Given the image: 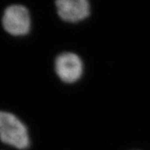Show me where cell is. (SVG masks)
<instances>
[{"label":"cell","mask_w":150,"mask_h":150,"mask_svg":"<svg viewBox=\"0 0 150 150\" xmlns=\"http://www.w3.org/2000/svg\"><path fill=\"white\" fill-rule=\"evenodd\" d=\"M3 26L12 35L23 36L29 32L31 20L29 12L23 5L8 6L3 16Z\"/></svg>","instance_id":"cell-2"},{"label":"cell","mask_w":150,"mask_h":150,"mask_svg":"<svg viewBox=\"0 0 150 150\" xmlns=\"http://www.w3.org/2000/svg\"><path fill=\"white\" fill-rule=\"evenodd\" d=\"M56 6L59 15L65 21H82L90 13V5L86 0H59Z\"/></svg>","instance_id":"cell-4"},{"label":"cell","mask_w":150,"mask_h":150,"mask_svg":"<svg viewBox=\"0 0 150 150\" xmlns=\"http://www.w3.org/2000/svg\"><path fill=\"white\" fill-rule=\"evenodd\" d=\"M55 70L61 80L69 83H74L79 80L83 74V63L78 55L64 53L56 59Z\"/></svg>","instance_id":"cell-3"},{"label":"cell","mask_w":150,"mask_h":150,"mask_svg":"<svg viewBox=\"0 0 150 150\" xmlns=\"http://www.w3.org/2000/svg\"><path fill=\"white\" fill-rule=\"evenodd\" d=\"M0 139L18 149H26L30 139L26 126L13 113L0 111Z\"/></svg>","instance_id":"cell-1"}]
</instances>
